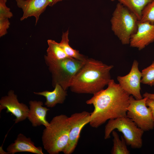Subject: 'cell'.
Listing matches in <instances>:
<instances>
[{
  "mask_svg": "<svg viewBox=\"0 0 154 154\" xmlns=\"http://www.w3.org/2000/svg\"><path fill=\"white\" fill-rule=\"evenodd\" d=\"M130 96L111 79L106 89L93 95L86 101L87 104L94 107L91 113L90 125L97 128L108 120L127 116Z\"/></svg>",
  "mask_w": 154,
  "mask_h": 154,
  "instance_id": "6da1fadb",
  "label": "cell"
},
{
  "mask_svg": "<svg viewBox=\"0 0 154 154\" xmlns=\"http://www.w3.org/2000/svg\"><path fill=\"white\" fill-rule=\"evenodd\" d=\"M114 67L100 61L88 58L73 78L70 88L78 94H94L104 89L111 80Z\"/></svg>",
  "mask_w": 154,
  "mask_h": 154,
  "instance_id": "7a4b0ae2",
  "label": "cell"
},
{
  "mask_svg": "<svg viewBox=\"0 0 154 154\" xmlns=\"http://www.w3.org/2000/svg\"><path fill=\"white\" fill-rule=\"evenodd\" d=\"M45 127L42 136L44 149L49 154L63 152L67 145L70 130L69 117L63 114L56 116Z\"/></svg>",
  "mask_w": 154,
  "mask_h": 154,
  "instance_id": "3957f363",
  "label": "cell"
},
{
  "mask_svg": "<svg viewBox=\"0 0 154 154\" xmlns=\"http://www.w3.org/2000/svg\"><path fill=\"white\" fill-rule=\"evenodd\" d=\"M44 57L45 63L51 75L52 86L54 87L56 84H59L65 90L70 88L73 78L86 61H81L70 57L61 60L55 59L46 55Z\"/></svg>",
  "mask_w": 154,
  "mask_h": 154,
  "instance_id": "277c9868",
  "label": "cell"
},
{
  "mask_svg": "<svg viewBox=\"0 0 154 154\" xmlns=\"http://www.w3.org/2000/svg\"><path fill=\"white\" fill-rule=\"evenodd\" d=\"M139 20L136 16L119 2L110 20L111 29L123 44H129L131 36L137 31Z\"/></svg>",
  "mask_w": 154,
  "mask_h": 154,
  "instance_id": "5b68a950",
  "label": "cell"
},
{
  "mask_svg": "<svg viewBox=\"0 0 154 154\" xmlns=\"http://www.w3.org/2000/svg\"><path fill=\"white\" fill-rule=\"evenodd\" d=\"M115 129L122 133L127 145L133 149L142 147L144 131L131 119L123 116L109 120L105 127L104 139L110 138L112 131Z\"/></svg>",
  "mask_w": 154,
  "mask_h": 154,
  "instance_id": "8992f818",
  "label": "cell"
},
{
  "mask_svg": "<svg viewBox=\"0 0 154 154\" xmlns=\"http://www.w3.org/2000/svg\"><path fill=\"white\" fill-rule=\"evenodd\" d=\"M147 98L136 100L132 95L129 98L126 116L144 131L153 129L154 120L151 108L147 107L146 102Z\"/></svg>",
  "mask_w": 154,
  "mask_h": 154,
  "instance_id": "52a82bcc",
  "label": "cell"
},
{
  "mask_svg": "<svg viewBox=\"0 0 154 154\" xmlns=\"http://www.w3.org/2000/svg\"><path fill=\"white\" fill-rule=\"evenodd\" d=\"M91 113L86 111L75 113L69 117L70 125L67 145L63 151L65 154H71L74 151L83 128L89 123Z\"/></svg>",
  "mask_w": 154,
  "mask_h": 154,
  "instance_id": "ba28073f",
  "label": "cell"
},
{
  "mask_svg": "<svg viewBox=\"0 0 154 154\" xmlns=\"http://www.w3.org/2000/svg\"><path fill=\"white\" fill-rule=\"evenodd\" d=\"M138 65L137 61L134 60L129 73L125 76L117 77L119 84L122 88L136 100L143 98L140 92L141 72L139 70Z\"/></svg>",
  "mask_w": 154,
  "mask_h": 154,
  "instance_id": "9c48e42d",
  "label": "cell"
},
{
  "mask_svg": "<svg viewBox=\"0 0 154 154\" xmlns=\"http://www.w3.org/2000/svg\"><path fill=\"white\" fill-rule=\"evenodd\" d=\"M6 109L7 113H10L16 117L14 120L17 123L27 118L29 108L25 104L20 103L17 96L12 90L9 91L7 95L0 100V112Z\"/></svg>",
  "mask_w": 154,
  "mask_h": 154,
  "instance_id": "30bf717a",
  "label": "cell"
},
{
  "mask_svg": "<svg viewBox=\"0 0 154 154\" xmlns=\"http://www.w3.org/2000/svg\"><path fill=\"white\" fill-rule=\"evenodd\" d=\"M154 41V23L138 21L137 31L130 39V46L141 50Z\"/></svg>",
  "mask_w": 154,
  "mask_h": 154,
  "instance_id": "8fae6325",
  "label": "cell"
},
{
  "mask_svg": "<svg viewBox=\"0 0 154 154\" xmlns=\"http://www.w3.org/2000/svg\"><path fill=\"white\" fill-rule=\"evenodd\" d=\"M17 7L22 9L23 14L21 21L33 16L37 24L40 15L49 6L52 0H15Z\"/></svg>",
  "mask_w": 154,
  "mask_h": 154,
  "instance_id": "7c38bea8",
  "label": "cell"
},
{
  "mask_svg": "<svg viewBox=\"0 0 154 154\" xmlns=\"http://www.w3.org/2000/svg\"><path fill=\"white\" fill-rule=\"evenodd\" d=\"M8 154H14L19 152H26L36 154H44L42 148L36 147L31 138L20 133L14 142L10 144L7 148Z\"/></svg>",
  "mask_w": 154,
  "mask_h": 154,
  "instance_id": "4fadbf2b",
  "label": "cell"
},
{
  "mask_svg": "<svg viewBox=\"0 0 154 154\" xmlns=\"http://www.w3.org/2000/svg\"><path fill=\"white\" fill-rule=\"evenodd\" d=\"M29 104V110L27 118L32 125L36 127L42 125L45 127L48 126L50 123L46 120V117L50 109L43 106V103L41 101L30 100Z\"/></svg>",
  "mask_w": 154,
  "mask_h": 154,
  "instance_id": "5bb4252c",
  "label": "cell"
},
{
  "mask_svg": "<svg viewBox=\"0 0 154 154\" xmlns=\"http://www.w3.org/2000/svg\"><path fill=\"white\" fill-rule=\"evenodd\" d=\"M54 88L52 91L45 90L33 93L36 95L44 97L46 99L44 105L47 107L52 108L58 104L63 103L67 96V90H64L59 84H56Z\"/></svg>",
  "mask_w": 154,
  "mask_h": 154,
  "instance_id": "9a60e30c",
  "label": "cell"
},
{
  "mask_svg": "<svg viewBox=\"0 0 154 154\" xmlns=\"http://www.w3.org/2000/svg\"><path fill=\"white\" fill-rule=\"evenodd\" d=\"M153 0H118L120 3L133 13L139 21L145 7Z\"/></svg>",
  "mask_w": 154,
  "mask_h": 154,
  "instance_id": "2e32d148",
  "label": "cell"
},
{
  "mask_svg": "<svg viewBox=\"0 0 154 154\" xmlns=\"http://www.w3.org/2000/svg\"><path fill=\"white\" fill-rule=\"evenodd\" d=\"M68 34V30L65 32H63L61 40L59 43L61 47L68 57L80 61H85L88 58L80 54L79 51L73 49L70 46L69 43Z\"/></svg>",
  "mask_w": 154,
  "mask_h": 154,
  "instance_id": "e0dca14e",
  "label": "cell"
},
{
  "mask_svg": "<svg viewBox=\"0 0 154 154\" xmlns=\"http://www.w3.org/2000/svg\"><path fill=\"white\" fill-rule=\"evenodd\" d=\"M48 47L46 50L47 56L55 59L61 60L68 57L61 47L59 43L54 40H47Z\"/></svg>",
  "mask_w": 154,
  "mask_h": 154,
  "instance_id": "ac0fdd59",
  "label": "cell"
},
{
  "mask_svg": "<svg viewBox=\"0 0 154 154\" xmlns=\"http://www.w3.org/2000/svg\"><path fill=\"white\" fill-rule=\"evenodd\" d=\"M112 133L113 138L111 154H129L130 152L127 149V144L123 136H121L120 139L118 134L115 130H113Z\"/></svg>",
  "mask_w": 154,
  "mask_h": 154,
  "instance_id": "d6986e66",
  "label": "cell"
},
{
  "mask_svg": "<svg viewBox=\"0 0 154 154\" xmlns=\"http://www.w3.org/2000/svg\"><path fill=\"white\" fill-rule=\"evenodd\" d=\"M141 83L151 86H154V62L142 70Z\"/></svg>",
  "mask_w": 154,
  "mask_h": 154,
  "instance_id": "ffe728a7",
  "label": "cell"
},
{
  "mask_svg": "<svg viewBox=\"0 0 154 154\" xmlns=\"http://www.w3.org/2000/svg\"><path fill=\"white\" fill-rule=\"evenodd\" d=\"M139 22L154 23V0L148 3L143 9Z\"/></svg>",
  "mask_w": 154,
  "mask_h": 154,
  "instance_id": "44dd1931",
  "label": "cell"
},
{
  "mask_svg": "<svg viewBox=\"0 0 154 154\" xmlns=\"http://www.w3.org/2000/svg\"><path fill=\"white\" fill-rule=\"evenodd\" d=\"M7 0H0V18L10 19L13 16L9 8L6 5Z\"/></svg>",
  "mask_w": 154,
  "mask_h": 154,
  "instance_id": "7402d4cb",
  "label": "cell"
},
{
  "mask_svg": "<svg viewBox=\"0 0 154 154\" xmlns=\"http://www.w3.org/2000/svg\"><path fill=\"white\" fill-rule=\"evenodd\" d=\"M10 25L9 19L0 18V37L7 33V30L9 28Z\"/></svg>",
  "mask_w": 154,
  "mask_h": 154,
  "instance_id": "603a6c76",
  "label": "cell"
},
{
  "mask_svg": "<svg viewBox=\"0 0 154 154\" xmlns=\"http://www.w3.org/2000/svg\"><path fill=\"white\" fill-rule=\"evenodd\" d=\"M146 105L151 109L152 114L154 120V99L147 98L146 102Z\"/></svg>",
  "mask_w": 154,
  "mask_h": 154,
  "instance_id": "cb8c5ba5",
  "label": "cell"
},
{
  "mask_svg": "<svg viewBox=\"0 0 154 154\" xmlns=\"http://www.w3.org/2000/svg\"><path fill=\"white\" fill-rule=\"evenodd\" d=\"M143 97H146L149 99H154V94H151L146 92L143 94Z\"/></svg>",
  "mask_w": 154,
  "mask_h": 154,
  "instance_id": "d4e9b609",
  "label": "cell"
},
{
  "mask_svg": "<svg viewBox=\"0 0 154 154\" xmlns=\"http://www.w3.org/2000/svg\"><path fill=\"white\" fill-rule=\"evenodd\" d=\"M63 0H52L51 3L49 5V6H52L57 3Z\"/></svg>",
  "mask_w": 154,
  "mask_h": 154,
  "instance_id": "484cf974",
  "label": "cell"
},
{
  "mask_svg": "<svg viewBox=\"0 0 154 154\" xmlns=\"http://www.w3.org/2000/svg\"><path fill=\"white\" fill-rule=\"evenodd\" d=\"M110 0L112 1H114L115 0Z\"/></svg>",
  "mask_w": 154,
  "mask_h": 154,
  "instance_id": "4316f807",
  "label": "cell"
}]
</instances>
